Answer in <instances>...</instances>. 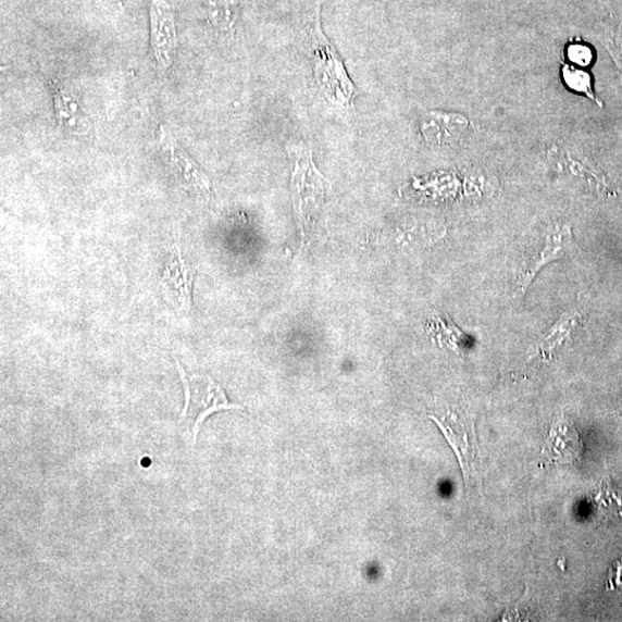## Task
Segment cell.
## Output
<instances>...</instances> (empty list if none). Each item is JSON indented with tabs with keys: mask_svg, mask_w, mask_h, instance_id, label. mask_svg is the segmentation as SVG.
<instances>
[{
	"mask_svg": "<svg viewBox=\"0 0 622 622\" xmlns=\"http://www.w3.org/2000/svg\"><path fill=\"white\" fill-rule=\"evenodd\" d=\"M420 130L430 146L455 147L471 138L473 127L462 113L431 110L422 114Z\"/></svg>",
	"mask_w": 622,
	"mask_h": 622,
	"instance_id": "8992f818",
	"label": "cell"
},
{
	"mask_svg": "<svg viewBox=\"0 0 622 622\" xmlns=\"http://www.w3.org/2000/svg\"><path fill=\"white\" fill-rule=\"evenodd\" d=\"M49 87L55 120L62 130L73 136L88 135L91 130V123L77 97L58 80H50Z\"/></svg>",
	"mask_w": 622,
	"mask_h": 622,
	"instance_id": "8fae6325",
	"label": "cell"
},
{
	"mask_svg": "<svg viewBox=\"0 0 622 622\" xmlns=\"http://www.w3.org/2000/svg\"><path fill=\"white\" fill-rule=\"evenodd\" d=\"M552 171L561 176L574 177L597 188L611 190L610 184L599 167L585 153L565 145H552L547 151Z\"/></svg>",
	"mask_w": 622,
	"mask_h": 622,
	"instance_id": "ba28073f",
	"label": "cell"
},
{
	"mask_svg": "<svg viewBox=\"0 0 622 622\" xmlns=\"http://www.w3.org/2000/svg\"><path fill=\"white\" fill-rule=\"evenodd\" d=\"M192 279L194 271L183 259L182 246L173 245L162 284L170 300L182 310L190 309Z\"/></svg>",
	"mask_w": 622,
	"mask_h": 622,
	"instance_id": "7c38bea8",
	"label": "cell"
},
{
	"mask_svg": "<svg viewBox=\"0 0 622 622\" xmlns=\"http://www.w3.org/2000/svg\"><path fill=\"white\" fill-rule=\"evenodd\" d=\"M158 145L164 158L183 184L199 194H209L211 190L210 179L194 161L187 151L179 145L173 133L165 124H161L158 130Z\"/></svg>",
	"mask_w": 622,
	"mask_h": 622,
	"instance_id": "52a82bcc",
	"label": "cell"
},
{
	"mask_svg": "<svg viewBox=\"0 0 622 622\" xmlns=\"http://www.w3.org/2000/svg\"><path fill=\"white\" fill-rule=\"evenodd\" d=\"M543 240L533 242L526 252L517 278L515 296L526 294L538 272L546 265L570 254L573 245L570 225H552L544 229Z\"/></svg>",
	"mask_w": 622,
	"mask_h": 622,
	"instance_id": "3957f363",
	"label": "cell"
},
{
	"mask_svg": "<svg viewBox=\"0 0 622 622\" xmlns=\"http://www.w3.org/2000/svg\"><path fill=\"white\" fill-rule=\"evenodd\" d=\"M567 55L570 64L586 69L594 62L593 49L582 42H571L567 48Z\"/></svg>",
	"mask_w": 622,
	"mask_h": 622,
	"instance_id": "ac0fdd59",
	"label": "cell"
},
{
	"mask_svg": "<svg viewBox=\"0 0 622 622\" xmlns=\"http://www.w3.org/2000/svg\"><path fill=\"white\" fill-rule=\"evenodd\" d=\"M598 38L611 55L622 86V21L614 25L605 26Z\"/></svg>",
	"mask_w": 622,
	"mask_h": 622,
	"instance_id": "2e32d148",
	"label": "cell"
},
{
	"mask_svg": "<svg viewBox=\"0 0 622 622\" xmlns=\"http://www.w3.org/2000/svg\"><path fill=\"white\" fill-rule=\"evenodd\" d=\"M434 332L437 333L439 340L449 345L456 352L461 353L465 347L470 345V338L460 332L450 320H444L440 316L434 320Z\"/></svg>",
	"mask_w": 622,
	"mask_h": 622,
	"instance_id": "e0dca14e",
	"label": "cell"
},
{
	"mask_svg": "<svg viewBox=\"0 0 622 622\" xmlns=\"http://www.w3.org/2000/svg\"><path fill=\"white\" fill-rule=\"evenodd\" d=\"M290 187L300 227H303L306 216L310 215L311 209L321 204L327 187L326 179L315 166L311 150L299 152L291 173Z\"/></svg>",
	"mask_w": 622,
	"mask_h": 622,
	"instance_id": "5b68a950",
	"label": "cell"
},
{
	"mask_svg": "<svg viewBox=\"0 0 622 622\" xmlns=\"http://www.w3.org/2000/svg\"><path fill=\"white\" fill-rule=\"evenodd\" d=\"M580 313L577 310L563 314L536 344L533 357H539L543 361H550L560 349L571 341L575 328L579 326Z\"/></svg>",
	"mask_w": 622,
	"mask_h": 622,
	"instance_id": "4fadbf2b",
	"label": "cell"
},
{
	"mask_svg": "<svg viewBox=\"0 0 622 622\" xmlns=\"http://www.w3.org/2000/svg\"><path fill=\"white\" fill-rule=\"evenodd\" d=\"M178 372L185 390V407L181 423L196 443L203 422L212 414L225 410H235L240 406L228 402L219 383L207 375L187 376L179 362Z\"/></svg>",
	"mask_w": 622,
	"mask_h": 622,
	"instance_id": "7a4b0ae2",
	"label": "cell"
},
{
	"mask_svg": "<svg viewBox=\"0 0 622 622\" xmlns=\"http://www.w3.org/2000/svg\"><path fill=\"white\" fill-rule=\"evenodd\" d=\"M431 419L435 421L446 440L451 445L464 480L469 481L475 470L477 457V437L474 424L456 415L445 419L432 415Z\"/></svg>",
	"mask_w": 622,
	"mask_h": 622,
	"instance_id": "9c48e42d",
	"label": "cell"
},
{
	"mask_svg": "<svg viewBox=\"0 0 622 622\" xmlns=\"http://www.w3.org/2000/svg\"><path fill=\"white\" fill-rule=\"evenodd\" d=\"M582 452L583 444L575 426L565 415L557 416L542 450L543 462L571 464L581 459Z\"/></svg>",
	"mask_w": 622,
	"mask_h": 622,
	"instance_id": "30bf717a",
	"label": "cell"
},
{
	"mask_svg": "<svg viewBox=\"0 0 622 622\" xmlns=\"http://www.w3.org/2000/svg\"><path fill=\"white\" fill-rule=\"evenodd\" d=\"M309 45L313 50V67L321 95L333 107L347 109L352 105L356 86L347 74L343 60L324 35L320 11L315 22L309 26Z\"/></svg>",
	"mask_w": 622,
	"mask_h": 622,
	"instance_id": "6da1fadb",
	"label": "cell"
},
{
	"mask_svg": "<svg viewBox=\"0 0 622 622\" xmlns=\"http://www.w3.org/2000/svg\"><path fill=\"white\" fill-rule=\"evenodd\" d=\"M211 27L222 34L235 30L239 18V0H202Z\"/></svg>",
	"mask_w": 622,
	"mask_h": 622,
	"instance_id": "5bb4252c",
	"label": "cell"
},
{
	"mask_svg": "<svg viewBox=\"0 0 622 622\" xmlns=\"http://www.w3.org/2000/svg\"><path fill=\"white\" fill-rule=\"evenodd\" d=\"M561 76L563 84L572 91L586 96L587 99L602 108V102L597 99L594 90V80L592 74L572 64L561 65Z\"/></svg>",
	"mask_w": 622,
	"mask_h": 622,
	"instance_id": "9a60e30c",
	"label": "cell"
},
{
	"mask_svg": "<svg viewBox=\"0 0 622 622\" xmlns=\"http://www.w3.org/2000/svg\"><path fill=\"white\" fill-rule=\"evenodd\" d=\"M149 34L152 57L162 74L176 61L178 32L171 0H149Z\"/></svg>",
	"mask_w": 622,
	"mask_h": 622,
	"instance_id": "277c9868",
	"label": "cell"
}]
</instances>
